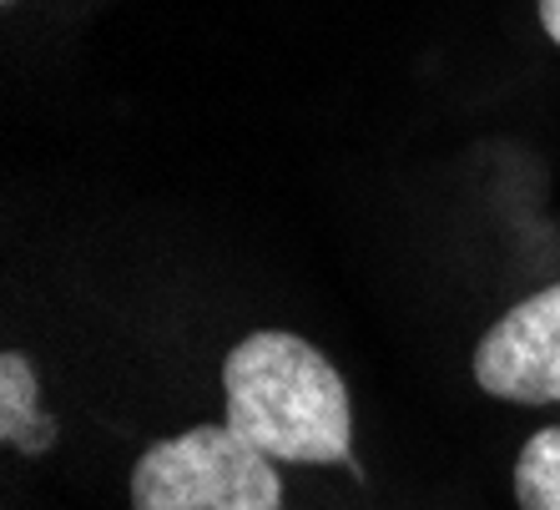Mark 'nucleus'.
Segmentation results:
<instances>
[{
	"mask_svg": "<svg viewBox=\"0 0 560 510\" xmlns=\"http://www.w3.org/2000/svg\"><path fill=\"white\" fill-rule=\"evenodd\" d=\"M228 425L288 465H349L353 405L339 369L299 334H248L222 364Z\"/></svg>",
	"mask_w": 560,
	"mask_h": 510,
	"instance_id": "1",
	"label": "nucleus"
},
{
	"mask_svg": "<svg viewBox=\"0 0 560 510\" xmlns=\"http://www.w3.org/2000/svg\"><path fill=\"white\" fill-rule=\"evenodd\" d=\"M131 510H283V480L233 425H192L137 460Z\"/></svg>",
	"mask_w": 560,
	"mask_h": 510,
	"instance_id": "2",
	"label": "nucleus"
},
{
	"mask_svg": "<svg viewBox=\"0 0 560 510\" xmlns=\"http://www.w3.org/2000/svg\"><path fill=\"white\" fill-rule=\"evenodd\" d=\"M475 384L510 405H560V283L515 303L475 344Z\"/></svg>",
	"mask_w": 560,
	"mask_h": 510,
	"instance_id": "3",
	"label": "nucleus"
},
{
	"mask_svg": "<svg viewBox=\"0 0 560 510\" xmlns=\"http://www.w3.org/2000/svg\"><path fill=\"white\" fill-rule=\"evenodd\" d=\"M0 440L21 455H51L61 440V425L40 415V380L21 349L0 353Z\"/></svg>",
	"mask_w": 560,
	"mask_h": 510,
	"instance_id": "4",
	"label": "nucleus"
},
{
	"mask_svg": "<svg viewBox=\"0 0 560 510\" xmlns=\"http://www.w3.org/2000/svg\"><path fill=\"white\" fill-rule=\"evenodd\" d=\"M515 500L521 510H560V425L525 440L515 460Z\"/></svg>",
	"mask_w": 560,
	"mask_h": 510,
	"instance_id": "5",
	"label": "nucleus"
},
{
	"mask_svg": "<svg viewBox=\"0 0 560 510\" xmlns=\"http://www.w3.org/2000/svg\"><path fill=\"white\" fill-rule=\"evenodd\" d=\"M540 26H546V36L560 46V0H540Z\"/></svg>",
	"mask_w": 560,
	"mask_h": 510,
	"instance_id": "6",
	"label": "nucleus"
}]
</instances>
